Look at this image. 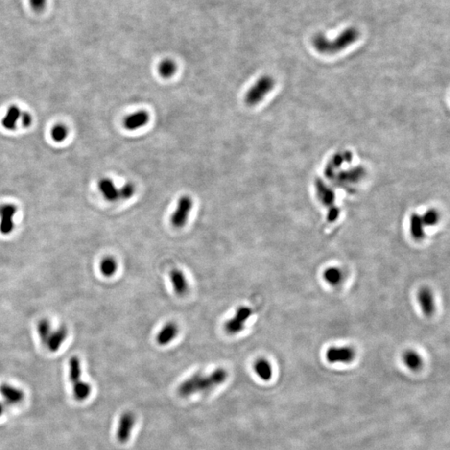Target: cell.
Wrapping results in <instances>:
<instances>
[{"label":"cell","instance_id":"1","mask_svg":"<svg viewBox=\"0 0 450 450\" xmlns=\"http://www.w3.org/2000/svg\"><path fill=\"white\" fill-rule=\"evenodd\" d=\"M227 379L228 372L223 368L216 369L208 375L196 373L179 386L178 394L186 398L198 393H208L224 383Z\"/></svg>","mask_w":450,"mask_h":450},{"label":"cell","instance_id":"2","mask_svg":"<svg viewBox=\"0 0 450 450\" xmlns=\"http://www.w3.org/2000/svg\"><path fill=\"white\" fill-rule=\"evenodd\" d=\"M359 33L355 28H348L343 31L336 39H328L325 35L319 34L314 37L313 45L319 53H335L352 45L358 39Z\"/></svg>","mask_w":450,"mask_h":450},{"label":"cell","instance_id":"3","mask_svg":"<svg viewBox=\"0 0 450 450\" xmlns=\"http://www.w3.org/2000/svg\"><path fill=\"white\" fill-rule=\"evenodd\" d=\"M274 86L273 78L265 75L255 83V85L249 89L245 96V102L249 106H255L262 100L266 95L270 92Z\"/></svg>","mask_w":450,"mask_h":450},{"label":"cell","instance_id":"4","mask_svg":"<svg viewBox=\"0 0 450 450\" xmlns=\"http://www.w3.org/2000/svg\"><path fill=\"white\" fill-rule=\"evenodd\" d=\"M193 199L189 196H182L179 199L176 210L171 217V224L177 229L185 226L187 223L189 213L193 208Z\"/></svg>","mask_w":450,"mask_h":450},{"label":"cell","instance_id":"5","mask_svg":"<svg viewBox=\"0 0 450 450\" xmlns=\"http://www.w3.org/2000/svg\"><path fill=\"white\" fill-rule=\"evenodd\" d=\"M135 424V417L131 412H125L121 415L118 425L117 436L118 441L121 444H124L129 441L131 437L132 431Z\"/></svg>","mask_w":450,"mask_h":450},{"label":"cell","instance_id":"6","mask_svg":"<svg viewBox=\"0 0 450 450\" xmlns=\"http://www.w3.org/2000/svg\"><path fill=\"white\" fill-rule=\"evenodd\" d=\"M17 209L14 204H3L0 206V233L9 235L14 228V217Z\"/></svg>","mask_w":450,"mask_h":450},{"label":"cell","instance_id":"7","mask_svg":"<svg viewBox=\"0 0 450 450\" xmlns=\"http://www.w3.org/2000/svg\"><path fill=\"white\" fill-rule=\"evenodd\" d=\"M355 358V353L350 347H332L326 353L328 362L331 364H347Z\"/></svg>","mask_w":450,"mask_h":450},{"label":"cell","instance_id":"8","mask_svg":"<svg viewBox=\"0 0 450 450\" xmlns=\"http://www.w3.org/2000/svg\"><path fill=\"white\" fill-rule=\"evenodd\" d=\"M0 394L7 404L9 405L19 404L24 399V393L22 389L9 383H3L0 385Z\"/></svg>","mask_w":450,"mask_h":450},{"label":"cell","instance_id":"9","mask_svg":"<svg viewBox=\"0 0 450 450\" xmlns=\"http://www.w3.org/2000/svg\"><path fill=\"white\" fill-rule=\"evenodd\" d=\"M149 121V115L145 110H140L138 112L129 115L124 118L123 126L128 130H135L145 126Z\"/></svg>","mask_w":450,"mask_h":450},{"label":"cell","instance_id":"10","mask_svg":"<svg viewBox=\"0 0 450 450\" xmlns=\"http://www.w3.org/2000/svg\"><path fill=\"white\" fill-rule=\"evenodd\" d=\"M179 331V326L175 323L168 322L157 334V343L160 346L168 345L176 338Z\"/></svg>","mask_w":450,"mask_h":450},{"label":"cell","instance_id":"11","mask_svg":"<svg viewBox=\"0 0 450 450\" xmlns=\"http://www.w3.org/2000/svg\"><path fill=\"white\" fill-rule=\"evenodd\" d=\"M173 291L177 295L182 296L187 293L189 284L185 274L180 269L174 268L172 269L169 274Z\"/></svg>","mask_w":450,"mask_h":450},{"label":"cell","instance_id":"12","mask_svg":"<svg viewBox=\"0 0 450 450\" xmlns=\"http://www.w3.org/2000/svg\"><path fill=\"white\" fill-rule=\"evenodd\" d=\"M418 300L423 313L427 316L432 315L435 308L434 298L432 291L428 288H422L418 294Z\"/></svg>","mask_w":450,"mask_h":450},{"label":"cell","instance_id":"13","mask_svg":"<svg viewBox=\"0 0 450 450\" xmlns=\"http://www.w3.org/2000/svg\"><path fill=\"white\" fill-rule=\"evenodd\" d=\"M68 330L65 326L59 327L54 332L51 333L46 345L50 352H57L67 338Z\"/></svg>","mask_w":450,"mask_h":450},{"label":"cell","instance_id":"14","mask_svg":"<svg viewBox=\"0 0 450 450\" xmlns=\"http://www.w3.org/2000/svg\"><path fill=\"white\" fill-rule=\"evenodd\" d=\"M99 190L108 201L115 202L119 199V189L115 187L112 180L108 178L101 179L98 183Z\"/></svg>","mask_w":450,"mask_h":450},{"label":"cell","instance_id":"15","mask_svg":"<svg viewBox=\"0 0 450 450\" xmlns=\"http://www.w3.org/2000/svg\"><path fill=\"white\" fill-rule=\"evenodd\" d=\"M254 369L258 376L263 381H269L273 376V368L265 358H259L255 363Z\"/></svg>","mask_w":450,"mask_h":450},{"label":"cell","instance_id":"16","mask_svg":"<svg viewBox=\"0 0 450 450\" xmlns=\"http://www.w3.org/2000/svg\"><path fill=\"white\" fill-rule=\"evenodd\" d=\"M21 111L17 106L10 107L2 120V124L8 130H14L16 128L18 121L20 119Z\"/></svg>","mask_w":450,"mask_h":450},{"label":"cell","instance_id":"17","mask_svg":"<svg viewBox=\"0 0 450 450\" xmlns=\"http://www.w3.org/2000/svg\"><path fill=\"white\" fill-rule=\"evenodd\" d=\"M92 388L90 383L84 381H78L73 384V397L77 401L82 402L90 397Z\"/></svg>","mask_w":450,"mask_h":450},{"label":"cell","instance_id":"18","mask_svg":"<svg viewBox=\"0 0 450 450\" xmlns=\"http://www.w3.org/2000/svg\"><path fill=\"white\" fill-rule=\"evenodd\" d=\"M425 224L421 216L413 214L410 218V233L412 237L416 240H421L425 238Z\"/></svg>","mask_w":450,"mask_h":450},{"label":"cell","instance_id":"19","mask_svg":"<svg viewBox=\"0 0 450 450\" xmlns=\"http://www.w3.org/2000/svg\"><path fill=\"white\" fill-rule=\"evenodd\" d=\"M81 362L76 356H73L69 362V377L71 383H75L81 380Z\"/></svg>","mask_w":450,"mask_h":450},{"label":"cell","instance_id":"20","mask_svg":"<svg viewBox=\"0 0 450 450\" xmlns=\"http://www.w3.org/2000/svg\"><path fill=\"white\" fill-rule=\"evenodd\" d=\"M403 359V362H404V364H405L406 366L408 367V369L414 370V371H416V370L420 369L422 367V358L415 351L409 350V351L404 353Z\"/></svg>","mask_w":450,"mask_h":450},{"label":"cell","instance_id":"21","mask_svg":"<svg viewBox=\"0 0 450 450\" xmlns=\"http://www.w3.org/2000/svg\"><path fill=\"white\" fill-rule=\"evenodd\" d=\"M100 272L102 274L107 278L112 277L113 275L117 272L118 263L115 258L106 257L101 260Z\"/></svg>","mask_w":450,"mask_h":450},{"label":"cell","instance_id":"22","mask_svg":"<svg viewBox=\"0 0 450 450\" xmlns=\"http://www.w3.org/2000/svg\"><path fill=\"white\" fill-rule=\"evenodd\" d=\"M324 278L326 282L331 285H338L343 280V273L336 267L328 268L324 273Z\"/></svg>","mask_w":450,"mask_h":450},{"label":"cell","instance_id":"23","mask_svg":"<svg viewBox=\"0 0 450 450\" xmlns=\"http://www.w3.org/2000/svg\"><path fill=\"white\" fill-rule=\"evenodd\" d=\"M176 70V64L171 59H165L159 65V73L163 78H171L175 73Z\"/></svg>","mask_w":450,"mask_h":450},{"label":"cell","instance_id":"24","mask_svg":"<svg viewBox=\"0 0 450 450\" xmlns=\"http://www.w3.org/2000/svg\"><path fill=\"white\" fill-rule=\"evenodd\" d=\"M38 332H39V338L41 339L42 343L46 344L51 333H52V327H51L50 323L47 319L40 320L39 325H38Z\"/></svg>","mask_w":450,"mask_h":450},{"label":"cell","instance_id":"25","mask_svg":"<svg viewBox=\"0 0 450 450\" xmlns=\"http://www.w3.org/2000/svg\"><path fill=\"white\" fill-rule=\"evenodd\" d=\"M69 130L67 127L64 124H56L53 127L51 131V135L53 139L57 143H61L65 141L67 138Z\"/></svg>","mask_w":450,"mask_h":450},{"label":"cell","instance_id":"26","mask_svg":"<svg viewBox=\"0 0 450 450\" xmlns=\"http://www.w3.org/2000/svg\"><path fill=\"white\" fill-rule=\"evenodd\" d=\"M252 313H253V310L250 308L248 306H240L236 309L235 315L233 316V318L241 324L245 325L247 320L251 317Z\"/></svg>","mask_w":450,"mask_h":450},{"label":"cell","instance_id":"27","mask_svg":"<svg viewBox=\"0 0 450 450\" xmlns=\"http://www.w3.org/2000/svg\"><path fill=\"white\" fill-rule=\"evenodd\" d=\"M319 197L321 199L322 203L326 205L330 206L332 205L334 200V194L331 189H329L325 187V185H322L321 188H319Z\"/></svg>","mask_w":450,"mask_h":450},{"label":"cell","instance_id":"28","mask_svg":"<svg viewBox=\"0 0 450 450\" xmlns=\"http://www.w3.org/2000/svg\"><path fill=\"white\" fill-rule=\"evenodd\" d=\"M425 226H433L439 221V213L435 210H428L424 215L421 216Z\"/></svg>","mask_w":450,"mask_h":450},{"label":"cell","instance_id":"29","mask_svg":"<svg viewBox=\"0 0 450 450\" xmlns=\"http://www.w3.org/2000/svg\"><path fill=\"white\" fill-rule=\"evenodd\" d=\"M135 193V187L132 183H127L119 189V199H129Z\"/></svg>","mask_w":450,"mask_h":450},{"label":"cell","instance_id":"30","mask_svg":"<svg viewBox=\"0 0 450 450\" xmlns=\"http://www.w3.org/2000/svg\"><path fill=\"white\" fill-rule=\"evenodd\" d=\"M29 3L32 9L35 11H41L45 9L46 5V0H29Z\"/></svg>","mask_w":450,"mask_h":450},{"label":"cell","instance_id":"31","mask_svg":"<svg viewBox=\"0 0 450 450\" xmlns=\"http://www.w3.org/2000/svg\"><path fill=\"white\" fill-rule=\"evenodd\" d=\"M20 120H21V123H22V125L24 126V128H28V127H29V126L32 124L33 118L31 116L30 114H28V112L21 113V115H20Z\"/></svg>","mask_w":450,"mask_h":450},{"label":"cell","instance_id":"32","mask_svg":"<svg viewBox=\"0 0 450 450\" xmlns=\"http://www.w3.org/2000/svg\"><path fill=\"white\" fill-rule=\"evenodd\" d=\"M338 214H339V210L338 208L331 207L328 213V219L330 222H333L338 218Z\"/></svg>","mask_w":450,"mask_h":450},{"label":"cell","instance_id":"33","mask_svg":"<svg viewBox=\"0 0 450 450\" xmlns=\"http://www.w3.org/2000/svg\"><path fill=\"white\" fill-rule=\"evenodd\" d=\"M3 413H4V404L3 402L0 401V417L3 415Z\"/></svg>","mask_w":450,"mask_h":450}]
</instances>
